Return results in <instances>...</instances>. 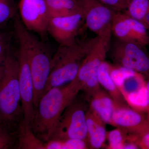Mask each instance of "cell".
<instances>
[{"label":"cell","instance_id":"cell-21","mask_svg":"<svg viewBox=\"0 0 149 149\" xmlns=\"http://www.w3.org/2000/svg\"><path fill=\"white\" fill-rule=\"evenodd\" d=\"M149 10V0H130L124 13L143 24Z\"/></svg>","mask_w":149,"mask_h":149},{"label":"cell","instance_id":"cell-1","mask_svg":"<svg viewBox=\"0 0 149 149\" xmlns=\"http://www.w3.org/2000/svg\"><path fill=\"white\" fill-rule=\"evenodd\" d=\"M81 88L74 79L71 83L51 88L40 99L35 109L31 129L44 143L52 136L61 116L74 99Z\"/></svg>","mask_w":149,"mask_h":149},{"label":"cell","instance_id":"cell-30","mask_svg":"<svg viewBox=\"0 0 149 149\" xmlns=\"http://www.w3.org/2000/svg\"><path fill=\"white\" fill-rule=\"evenodd\" d=\"M143 24L146 26L147 29L149 30V10L145 16L143 22Z\"/></svg>","mask_w":149,"mask_h":149},{"label":"cell","instance_id":"cell-24","mask_svg":"<svg viewBox=\"0 0 149 149\" xmlns=\"http://www.w3.org/2000/svg\"><path fill=\"white\" fill-rule=\"evenodd\" d=\"M125 131L118 128L111 130L107 134L109 142V148L111 149H123L126 142L124 132Z\"/></svg>","mask_w":149,"mask_h":149},{"label":"cell","instance_id":"cell-25","mask_svg":"<svg viewBox=\"0 0 149 149\" xmlns=\"http://www.w3.org/2000/svg\"><path fill=\"white\" fill-rule=\"evenodd\" d=\"M10 36L0 29V72L4 64L9 49L10 48Z\"/></svg>","mask_w":149,"mask_h":149},{"label":"cell","instance_id":"cell-26","mask_svg":"<svg viewBox=\"0 0 149 149\" xmlns=\"http://www.w3.org/2000/svg\"><path fill=\"white\" fill-rule=\"evenodd\" d=\"M16 136L0 127V149L17 148Z\"/></svg>","mask_w":149,"mask_h":149},{"label":"cell","instance_id":"cell-32","mask_svg":"<svg viewBox=\"0 0 149 149\" xmlns=\"http://www.w3.org/2000/svg\"><path fill=\"white\" fill-rule=\"evenodd\" d=\"M147 113V117H148V120H149V108H148V110L147 111H146Z\"/></svg>","mask_w":149,"mask_h":149},{"label":"cell","instance_id":"cell-15","mask_svg":"<svg viewBox=\"0 0 149 149\" xmlns=\"http://www.w3.org/2000/svg\"><path fill=\"white\" fill-rule=\"evenodd\" d=\"M88 139L92 148L100 149L107 138L104 123L100 117L90 109L86 113Z\"/></svg>","mask_w":149,"mask_h":149},{"label":"cell","instance_id":"cell-18","mask_svg":"<svg viewBox=\"0 0 149 149\" xmlns=\"http://www.w3.org/2000/svg\"><path fill=\"white\" fill-rule=\"evenodd\" d=\"M17 148L43 149L45 143L37 138L31 128L25 123L22 124L16 136Z\"/></svg>","mask_w":149,"mask_h":149},{"label":"cell","instance_id":"cell-29","mask_svg":"<svg viewBox=\"0 0 149 149\" xmlns=\"http://www.w3.org/2000/svg\"><path fill=\"white\" fill-rule=\"evenodd\" d=\"M125 142L123 149H139V146L133 141H130Z\"/></svg>","mask_w":149,"mask_h":149},{"label":"cell","instance_id":"cell-20","mask_svg":"<svg viewBox=\"0 0 149 149\" xmlns=\"http://www.w3.org/2000/svg\"><path fill=\"white\" fill-rule=\"evenodd\" d=\"M86 141L81 139H51L44 144L43 149H86Z\"/></svg>","mask_w":149,"mask_h":149},{"label":"cell","instance_id":"cell-3","mask_svg":"<svg viewBox=\"0 0 149 149\" xmlns=\"http://www.w3.org/2000/svg\"><path fill=\"white\" fill-rule=\"evenodd\" d=\"M14 24L18 42L23 44L27 52L34 84L35 109L45 92L53 55L43 43L24 27L17 14L15 17Z\"/></svg>","mask_w":149,"mask_h":149},{"label":"cell","instance_id":"cell-5","mask_svg":"<svg viewBox=\"0 0 149 149\" xmlns=\"http://www.w3.org/2000/svg\"><path fill=\"white\" fill-rule=\"evenodd\" d=\"M111 29L98 35L97 40L83 60L75 79L87 97L100 89L97 73L101 65L105 61L109 49Z\"/></svg>","mask_w":149,"mask_h":149},{"label":"cell","instance_id":"cell-8","mask_svg":"<svg viewBox=\"0 0 149 149\" xmlns=\"http://www.w3.org/2000/svg\"><path fill=\"white\" fill-rule=\"evenodd\" d=\"M113 57L119 66L147 76L149 74V55L145 47L133 42L118 40L115 45Z\"/></svg>","mask_w":149,"mask_h":149},{"label":"cell","instance_id":"cell-23","mask_svg":"<svg viewBox=\"0 0 149 149\" xmlns=\"http://www.w3.org/2000/svg\"><path fill=\"white\" fill-rule=\"evenodd\" d=\"M146 85L143 75L137 72L133 76L126 78L119 90L123 97L128 94L137 91Z\"/></svg>","mask_w":149,"mask_h":149},{"label":"cell","instance_id":"cell-31","mask_svg":"<svg viewBox=\"0 0 149 149\" xmlns=\"http://www.w3.org/2000/svg\"><path fill=\"white\" fill-rule=\"evenodd\" d=\"M146 77H147V80L146 81V87L149 94V74L146 76Z\"/></svg>","mask_w":149,"mask_h":149},{"label":"cell","instance_id":"cell-12","mask_svg":"<svg viewBox=\"0 0 149 149\" xmlns=\"http://www.w3.org/2000/svg\"><path fill=\"white\" fill-rule=\"evenodd\" d=\"M111 124L138 136L149 130V120L143 113L129 108L125 104L114 103Z\"/></svg>","mask_w":149,"mask_h":149},{"label":"cell","instance_id":"cell-10","mask_svg":"<svg viewBox=\"0 0 149 149\" xmlns=\"http://www.w3.org/2000/svg\"><path fill=\"white\" fill-rule=\"evenodd\" d=\"M19 15L26 29L44 37L50 18L45 0H20Z\"/></svg>","mask_w":149,"mask_h":149},{"label":"cell","instance_id":"cell-7","mask_svg":"<svg viewBox=\"0 0 149 149\" xmlns=\"http://www.w3.org/2000/svg\"><path fill=\"white\" fill-rule=\"evenodd\" d=\"M17 57L19 63V84L24 122L31 128L35 112L34 88L27 52L19 42Z\"/></svg>","mask_w":149,"mask_h":149},{"label":"cell","instance_id":"cell-19","mask_svg":"<svg viewBox=\"0 0 149 149\" xmlns=\"http://www.w3.org/2000/svg\"><path fill=\"white\" fill-rule=\"evenodd\" d=\"M124 99L132 109L137 111L146 112L149 108V94L146 85L129 93L124 97Z\"/></svg>","mask_w":149,"mask_h":149},{"label":"cell","instance_id":"cell-22","mask_svg":"<svg viewBox=\"0 0 149 149\" xmlns=\"http://www.w3.org/2000/svg\"><path fill=\"white\" fill-rule=\"evenodd\" d=\"M14 0H0V29L16 15Z\"/></svg>","mask_w":149,"mask_h":149},{"label":"cell","instance_id":"cell-9","mask_svg":"<svg viewBox=\"0 0 149 149\" xmlns=\"http://www.w3.org/2000/svg\"><path fill=\"white\" fill-rule=\"evenodd\" d=\"M83 19L88 29L100 35L111 29L116 11L103 4L98 0H77Z\"/></svg>","mask_w":149,"mask_h":149},{"label":"cell","instance_id":"cell-16","mask_svg":"<svg viewBox=\"0 0 149 149\" xmlns=\"http://www.w3.org/2000/svg\"><path fill=\"white\" fill-rule=\"evenodd\" d=\"M50 17L81 13L77 0H45ZM82 14V13H81Z\"/></svg>","mask_w":149,"mask_h":149},{"label":"cell","instance_id":"cell-11","mask_svg":"<svg viewBox=\"0 0 149 149\" xmlns=\"http://www.w3.org/2000/svg\"><path fill=\"white\" fill-rule=\"evenodd\" d=\"M148 29L142 22L130 18L124 13L116 12L111 24L112 33L118 40L145 46L149 42Z\"/></svg>","mask_w":149,"mask_h":149},{"label":"cell","instance_id":"cell-14","mask_svg":"<svg viewBox=\"0 0 149 149\" xmlns=\"http://www.w3.org/2000/svg\"><path fill=\"white\" fill-rule=\"evenodd\" d=\"M90 102V110L105 123H111L114 109V102L105 92L99 89L87 97Z\"/></svg>","mask_w":149,"mask_h":149},{"label":"cell","instance_id":"cell-4","mask_svg":"<svg viewBox=\"0 0 149 149\" xmlns=\"http://www.w3.org/2000/svg\"><path fill=\"white\" fill-rule=\"evenodd\" d=\"M98 37L96 35L90 39L76 40L70 45H59L52 56L45 93L51 88L67 85L75 79L83 60Z\"/></svg>","mask_w":149,"mask_h":149},{"label":"cell","instance_id":"cell-28","mask_svg":"<svg viewBox=\"0 0 149 149\" xmlns=\"http://www.w3.org/2000/svg\"><path fill=\"white\" fill-rule=\"evenodd\" d=\"M130 139L137 144L139 148L149 149V130L138 136L131 135Z\"/></svg>","mask_w":149,"mask_h":149},{"label":"cell","instance_id":"cell-2","mask_svg":"<svg viewBox=\"0 0 149 149\" xmlns=\"http://www.w3.org/2000/svg\"><path fill=\"white\" fill-rule=\"evenodd\" d=\"M17 55L10 47L0 72V127L16 136L24 122Z\"/></svg>","mask_w":149,"mask_h":149},{"label":"cell","instance_id":"cell-6","mask_svg":"<svg viewBox=\"0 0 149 149\" xmlns=\"http://www.w3.org/2000/svg\"><path fill=\"white\" fill-rule=\"evenodd\" d=\"M87 107L84 100L74 99L63 113L50 140L75 139L86 141Z\"/></svg>","mask_w":149,"mask_h":149},{"label":"cell","instance_id":"cell-17","mask_svg":"<svg viewBox=\"0 0 149 149\" xmlns=\"http://www.w3.org/2000/svg\"><path fill=\"white\" fill-rule=\"evenodd\" d=\"M110 68V65L105 61L101 65L97 73L99 84L109 93L115 103L124 104L125 99L111 77Z\"/></svg>","mask_w":149,"mask_h":149},{"label":"cell","instance_id":"cell-13","mask_svg":"<svg viewBox=\"0 0 149 149\" xmlns=\"http://www.w3.org/2000/svg\"><path fill=\"white\" fill-rule=\"evenodd\" d=\"M83 20L81 13L69 16L50 17L48 22L47 32L59 45H70L76 41Z\"/></svg>","mask_w":149,"mask_h":149},{"label":"cell","instance_id":"cell-27","mask_svg":"<svg viewBox=\"0 0 149 149\" xmlns=\"http://www.w3.org/2000/svg\"><path fill=\"white\" fill-rule=\"evenodd\" d=\"M103 4L116 12L125 11L130 0H98Z\"/></svg>","mask_w":149,"mask_h":149}]
</instances>
